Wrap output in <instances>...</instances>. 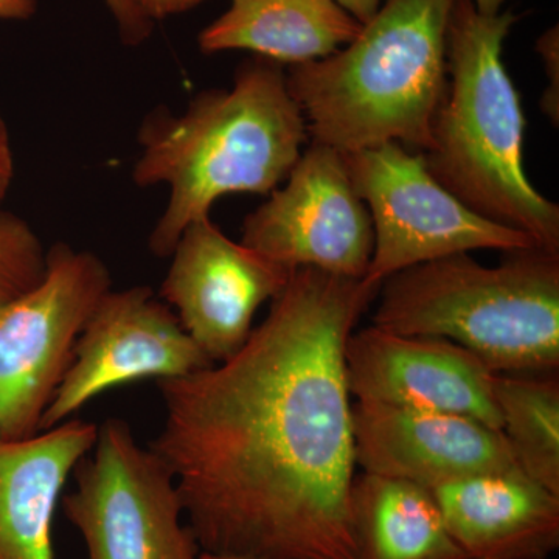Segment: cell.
Here are the masks:
<instances>
[{"label":"cell","mask_w":559,"mask_h":559,"mask_svg":"<svg viewBox=\"0 0 559 559\" xmlns=\"http://www.w3.org/2000/svg\"><path fill=\"white\" fill-rule=\"evenodd\" d=\"M380 288L301 267L235 355L157 382L165 418L150 450L202 554L356 559L345 347Z\"/></svg>","instance_id":"cell-1"},{"label":"cell","mask_w":559,"mask_h":559,"mask_svg":"<svg viewBox=\"0 0 559 559\" xmlns=\"http://www.w3.org/2000/svg\"><path fill=\"white\" fill-rule=\"evenodd\" d=\"M307 121L277 62L257 58L231 90L201 92L180 116L154 109L140 124L132 179L170 187L150 250L171 257L180 235L229 193L267 194L288 178L307 143Z\"/></svg>","instance_id":"cell-2"},{"label":"cell","mask_w":559,"mask_h":559,"mask_svg":"<svg viewBox=\"0 0 559 559\" xmlns=\"http://www.w3.org/2000/svg\"><path fill=\"white\" fill-rule=\"evenodd\" d=\"M518 14L484 16L455 0L448 27V84L425 151L432 178L481 218L559 253V205L530 183L522 165L525 117L502 60Z\"/></svg>","instance_id":"cell-3"},{"label":"cell","mask_w":559,"mask_h":559,"mask_svg":"<svg viewBox=\"0 0 559 559\" xmlns=\"http://www.w3.org/2000/svg\"><path fill=\"white\" fill-rule=\"evenodd\" d=\"M455 0H385L344 49L290 66L312 142L342 154L399 142L425 153L448 84Z\"/></svg>","instance_id":"cell-4"},{"label":"cell","mask_w":559,"mask_h":559,"mask_svg":"<svg viewBox=\"0 0 559 559\" xmlns=\"http://www.w3.org/2000/svg\"><path fill=\"white\" fill-rule=\"evenodd\" d=\"M498 266L469 253L390 275L378 290V329L455 342L496 373H554L559 366V253L503 252Z\"/></svg>","instance_id":"cell-5"},{"label":"cell","mask_w":559,"mask_h":559,"mask_svg":"<svg viewBox=\"0 0 559 559\" xmlns=\"http://www.w3.org/2000/svg\"><path fill=\"white\" fill-rule=\"evenodd\" d=\"M76 489L62 499L87 559H200L170 468L140 448L131 426L109 418L80 460Z\"/></svg>","instance_id":"cell-6"},{"label":"cell","mask_w":559,"mask_h":559,"mask_svg":"<svg viewBox=\"0 0 559 559\" xmlns=\"http://www.w3.org/2000/svg\"><path fill=\"white\" fill-rule=\"evenodd\" d=\"M109 290L100 257L57 242L38 285L0 310V440L40 432L76 340Z\"/></svg>","instance_id":"cell-7"},{"label":"cell","mask_w":559,"mask_h":559,"mask_svg":"<svg viewBox=\"0 0 559 559\" xmlns=\"http://www.w3.org/2000/svg\"><path fill=\"white\" fill-rule=\"evenodd\" d=\"M349 179L373 223L374 248L366 282L473 250L539 248L520 230L481 218L428 171L421 153L399 142L344 154Z\"/></svg>","instance_id":"cell-8"},{"label":"cell","mask_w":559,"mask_h":559,"mask_svg":"<svg viewBox=\"0 0 559 559\" xmlns=\"http://www.w3.org/2000/svg\"><path fill=\"white\" fill-rule=\"evenodd\" d=\"M242 245L290 271L311 267L364 280L373 257L369 210L349 179L344 154L311 143L285 187L242 224Z\"/></svg>","instance_id":"cell-9"},{"label":"cell","mask_w":559,"mask_h":559,"mask_svg":"<svg viewBox=\"0 0 559 559\" xmlns=\"http://www.w3.org/2000/svg\"><path fill=\"white\" fill-rule=\"evenodd\" d=\"M213 366L178 316L148 286L109 290L81 331L40 430L68 421L100 393L128 382L175 380Z\"/></svg>","instance_id":"cell-10"},{"label":"cell","mask_w":559,"mask_h":559,"mask_svg":"<svg viewBox=\"0 0 559 559\" xmlns=\"http://www.w3.org/2000/svg\"><path fill=\"white\" fill-rule=\"evenodd\" d=\"M171 257L160 297L213 364L245 345L261 305L278 296L294 272L230 240L210 216L182 231Z\"/></svg>","instance_id":"cell-11"},{"label":"cell","mask_w":559,"mask_h":559,"mask_svg":"<svg viewBox=\"0 0 559 559\" xmlns=\"http://www.w3.org/2000/svg\"><path fill=\"white\" fill-rule=\"evenodd\" d=\"M345 371L356 401L462 415L500 430L498 373L455 342L371 325L348 337Z\"/></svg>","instance_id":"cell-12"},{"label":"cell","mask_w":559,"mask_h":559,"mask_svg":"<svg viewBox=\"0 0 559 559\" xmlns=\"http://www.w3.org/2000/svg\"><path fill=\"white\" fill-rule=\"evenodd\" d=\"M353 440L362 473L428 489L520 469L500 430L444 412L356 401Z\"/></svg>","instance_id":"cell-13"},{"label":"cell","mask_w":559,"mask_h":559,"mask_svg":"<svg viewBox=\"0 0 559 559\" xmlns=\"http://www.w3.org/2000/svg\"><path fill=\"white\" fill-rule=\"evenodd\" d=\"M468 559H549L559 547V496L520 469L429 489Z\"/></svg>","instance_id":"cell-14"},{"label":"cell","mask_w":559,"mask_h":559,"mask_svg":"<svg viewBox=\"0 0 559 559\" xmlns=\"http://www.w3.org/2000/svg\"><path fill=\"white\" fill-rule=\"evenodd\" d=\"M97 433L95 423L69 419L27 439L0 440V559H55L62 488Z\"/></svg>","instance_id":"cell-15"},{"label":"cell","mask_w":559,"mask_h":559,"mask_svg":"<svg viewBox=\"0 0 559 559\" xmlns=\"http://www.w3.org/2000/svg\"><path fill=\"white\" fill-rule=\"evenodd\" d=\"M362 25L334 0H231L200 35L204 53L249 50L277 64H304L347 46Z\"/></svg>","instance_id":"cell-16"},{"label":"cell","mask_w":559,"mask_h":559,"mask_svg":"<svg viewBox=\"0 0 559 559\" xmlns=\"http://www.w3.org/2000/svg\"><path fill=\"white\" fill-rule=\"evenodd\" d=\"M349 514L356 559H468L428 488L356 474Z\"/></svg>","instance_id":"cell-17"},{"label":"cell","mask_w":559,"mask_h":559,"mask_svg":"<svg viewBox=\"0 0 559 559\" xmlns=\"http://www.w3.org/2000/svg\"><path fill=\"white\" fill-rule=\"evenodd\" d=\"M500 432L518 468L559 496V382L551 373H498Z\"/></svg>","instance_id":"cell-18"},{"label":"cell","mask_w":559,"mask_h":559,"mask_svg":"<svg viewBox=\"0 0 559 559\" xmlns=\"http://www.w3.org/2000/svg\"><path fill=\"white\" fill-rule=\"evenodd\" d=\"M47 252L24 219L0 215V310L38 285L46 272Z\"/></svg>","instance_id":"cell-19"},{"label":"cell","mask_w":559,"mask_h":559,"mask_svg":"<svg viewBox=\"0 0 559 559\" xmlns=\"http://www.w3.org/2000/svg\"><path fill=\"white\" fill-rule=\"evenodd\" d=\"M127 46H139L153 33L154 22L140 10L138 0H105ZM38 9L36 0H0V20L25 21Z\"/></svg>","instance_id":"cell-20"},{"label":"cell","mask_w":559,"mask_h":559,"mask_svg":"<svg viewBox=\"0 0 559 559\" xmlns=\"http://www.w3.org/2000/svg\"><path fill=\"white\" fill-rule=\"evenodd\" d=\"M536 51L543 58L544 68H546L549 87L544 91L540 97V110L549 117L551 124L558 127L559 123V35L558 25L549 28L544 35L539 36L536 43Z\"/></svg>","instance_id":"cell-21"},{"label":"cell","mask_w":559,"mask_h":559,"mask_svg":"<svg viewBox=\"0 0 559 559\" xmlns=\"http://www.w3.org/2000/svg\"><path fill=\"white\" fill-rule=\"evenodd\" d=\"M204 0H138L140 10L150 21L156 22L175 14L186 13Z\"/></svg>","instance_id":"cell-22"},{"label":"cell","mask_w":559,"mask_h":559,"mask_svg":"<svg viewBox=\"0 0 559 559\" xmlns=\"http://www.w3.org/2000/svg\"><path fill=\"white\" fill-rule=\"evenodd\" d=\"M13 176L14 157L13 151H11L9 128L0 114V215H2V204L9 193Z\"/></svg>","instance_id":"cell-23"},{"label":"cell","mask_w":559,"mask_h":559,"mask_svg":"<svg viewBox=\"0 0 559 559\" xmlns=\"http://www.w3.org/2000/svg\"><path fill=\"white\" fill-rule=\"evenodd\" d=\"M341 9L347 11L360 25L373 20L374 14L384 5L385 0H334Z\"/></svg>","instance_id":"cell-24"},{"label":"cell","mask_w":559,"mask_h":559,"mask_svg":"<svg viewBox=\"0 0 559 559\" xmlns=\"http://www.w3.org/2000/svg\"><path fill=\"white\" fill-rule=\"evenodd\" d=\"M474 7L484 16H496V14L502 13V5L506 0H473Z\"/></svg>","instance_id":"cell-25"},{"label":"cell","mask_w":559,"mask_h":559,"mask_svg":"<svg viewBox=\"0 0 559 559\" xmlns=\"http://www.w3.org/2000/svg\"><path fill=\"white\" fill-rule=\"evenodd\" d=\"M200 559H250V558H241V557H223V555H210V554H202Z\"/></svg>","instance_id":"cell-26"}]
</instances>
